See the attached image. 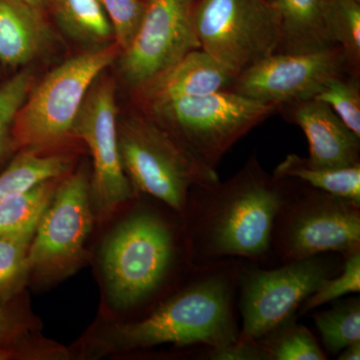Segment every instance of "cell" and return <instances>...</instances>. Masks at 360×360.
Here are the masks:
<instances>
[{"label": "cell", "mask_w": 360, "mask_h": 360, "mask_svg": "<svg viewBox=\"0 0 360 360\" xmlns=\"http://www.w3.org/2000/svg\"><path fill=\"white\" fill-rule=\"evenodd\" d=\"M284 188V179L267 174L255 155L226 181L193 186L180 217L193 264L266 257Z\"/></svg>", "instance_id": "cell-1"}, {"label": "cell", "mask_w": 360, "mask_h": 360, "mask_svg": "<svg viewBox=\"0 0 360 360\" xmlns=\"http://www.w3.org/2000/svg\"><path fill=\"white\" fill-rule=\"evenodd\" d=\"M241 264L236 258L194 265L191 278L153 311L116 323L94 340V355L149 349L162 345L217 348L236 342V296Z\"/></svg>", "instance_id": "cell-2"}, {"label": "cell", "mask_w": 360, "mask_h": 360, "mask_svg": "<svg viewBox=\"0 0 360 360\" xmlns=\"http://www.w3.org/2000/svg\"><path fill=\"white\" fill-rule=\"evenodd\" d=\"M182 257L191 259L182 219L176 224L153 208L134 210L111 232L101 250L111 303L129 310L148 302L172 278Z\"/></svg>", "instance_id": "cell-3"}, {"label": "cell", "mask_w": 360, "mask_h": 360, "mask_svg": "<svg viewBox=\"0 0 360 360\" xmlns=\"http://www.w3.org/2000/svg\"><path fill=\"white\" fill-rule=\"evenodd\" d=\"M283 201L271 232V250L283 264L321 253L343 257L360 250V202L283 179Z\"/></svg>", "instance_id": "cell-4"}, {"label": "cell", "mask_w": 360, "mask_h": 360, "mask_svg": "<svg viewBox=\"0 0 360 360\" xmlns=\"http://www.w3.org/2000/svg\"><path fill=\"white\" fill-rule=\"evenodd\" d=\"M118 142L135 193L161 201L180 217L193 186L219 180L215 169L189 153L160 123L127 120L118 127Z\"/></svg>", "instance_id": "cell-5"}, {"label": "cell", "mask_w": 360, "mask_h": 360, "mask_svg": "<svg viewBox=\"0 0 360 360\" xmlns=\"http://www.w3.org/2000/svg\"><path fill=\"white\" fill-rule=\"evenodd\" d=\"M151 105L161 127L213 169L241 137L277 108L231 89L167 99Z\"/></svg>", "instance_id": "cell-6"}, {"label": "cell", "mask_w": 360, "mask_h": 360, "mask_svg": "<svg viewBox=\"0 0 360 360\" xmlns=\"http://www.w3.org/2000/svg\"><path fill=\"white\" fill-rule=\"evenodd\" d=\"M117 44L71 58L30 90L16 116L15 148L40 150L72 135L75 118L99 75L117 56Z\"/></svg>", "instance_id": "cell-7"}, {"label": "cell", "mask_w": 360, "mask_h": 360, "mask_svg": "<svg viewBox=\"0 0 360 360\" xmlns=\"http://www.w3.org/2000/svg\"><path fill=\"white\" fill-rule=\"evenodd\" d=\"M343 257L321 253L276 269L241 264L239 341H257L292 317L324 281L340 274Z\"/></svg>", "instance_id": "cell-8"}, {"label": "cell", "mask_w": 360, "mask_h": 360, "mask_svg": "<svg viewBox=\"0 0 360 360\" xmlns=\"http://www.w3.org/2000/svg\"><path fill=\"white\" fill-rule=\"evenodd\" d=\"M193 20L200 49L236 77L278 49L271 0H200Z\"/></svg>", "instance_id": "cell-9"}, {"label": "cell", "mask_w": 360, "mask_h": 360, "mask_svg": "<svg viewBox=\"0 0 360 360\" xmlns=\"http://www.w3.org/2000/svg\"><path fill=\"white\" fill-rule=\"evenodd\" d=\"M94 217L86 172L82 169L68 175L56 188L33 236L28 252L30 278L56 281L75 271L86 255Z\"/></svg>", "instance_id": "cell-10"}, {"label": "cell", "mask_w": 360, "mask_h": 360, "mask_svg": "<svg viewBox=\"0 0 360 360\" xmlns=\"http://www.w3.org/2000/svg\"><path fill=\"white\" fill-rule=\"evenodd\" d=\"M72 135L84 141L91 153L94 214L108 219L136 194L120 155L115 85L110 78H103L89 90L75 118Z\"/></svg>", "instance_id": "cell-11"}, {"label": "cell", "mask_w": 360, "mask_h": 360, "mask_svg": "<svg viewBox=\"0 0 360 360\" xmlns=\"http://www.w3.org/2000/svg\"><path fill=\"white\" fill-rule=\"evenodd\" d=\"M195 4V0H146L139 32L120 63L129 84L143 86L200 49L194 28Z\"/></svg>", "instance_id": "cell-12"}, {"label": "cell", "mask_w": 360, "mask_h": 360, "mask_svg": "<svg viewBox=\"0 0 360 360\" xmlns=\"http://www.w3.org/2000/svg\"><path fill=\"white\" fill-rule=\"evenodd\" d=\"M347 60L341 46L305 53L276 52L238 75L231 90L276 106L309 101L331 79L342 77Z\"/></svg>", "instance_id": "cell-13"}, {"label": "cell", "mask_w": 360, "mask_h": 360, "mask_svg": "<svg viewBox=\"0 0 360 360\" xmlns=\"http://www.w3.org/2000/svg\"><path fill=\"white\" fill-rule=\"evenodd\" d=\"M292 120L307 136L310 167L342 168L360 165L359 137L328 104L316 99L293 103Z\"/></svg>", "instance_id": "cell-14"}, {"label": "cell", "mask_w": 360, "mask_h": 360, "mask_svg": "<svg viewBox=\"0 0 360 360\" xmlns=\"http://www.w3.org/2000/svg\"><path fill=\"white\" fill-rule=\"evenodd\" d=\"M281 28L278 49L305 53L340 46L333 27L335 0H271Z\"/></svg>", "instance_id": "cell-15"}, {"label": "cell", "mask_w": 360, "mask_h": 360, "mask_svg": "<svg viewBox=\"0 0 360 360\" xmlns=\"http://www.w3.org/2000/svg\"><path fill=\"white\" fill-rule=\"evenodd\" d=\"M234 77L202 49H194L151 79L142 89L151 104L179 98L206 96L231 89Z\"/></svg>", "instance_id": "cell-16"}, {"label": "cell", "mask_w": 360, "mask_h": 360, "mask_svg": "<svg viewBox=\"0 0 360 360\" xmlns=\"http://www.w3.org/2000/svg\"><path fill=\"white\" fill-rule=\"evenodd\" d=\"M46 26L39 9L21 0H0V65H27L44 49Z\"/></svg>", "instance_id": "cell-17"}, {"label": "cell", "mask_w": 360, "mask_h": 360, "mask_svg": "<svg viewBox=\"0 0 360 360\" xmlns=\"http://www.w3.org/2000/svg\"><path fill=\"white\" fill-rule=\"evenodd\" d=\"M70 160L63 155H41L39 150L22 149L0 172V203L49 180L63 176Z\"/></svg>", "instance_id": "cell-18"}, {"label": "cell", "mask_w": 360, "mask_h": 360, "mask_svg": "<svg viewBox=\"0 0 360 360\" xmlns=\"http://www.w3.org/2000/svg\"><path fill=\"white\" fill-rule=\"evenodd\" d=\"M277 179L302 180L314 188L360 202V165L342 168L310 167L297 155L286 156L274 170Z\"/></svg>", "instance_id": "cell-19"}, {"label": "cell", "mask_w": 360, "mask_h": 360, "mask_svg": "<svg viewBox=\"0 0 360 360\" xmlns=\"http://www.w3.org/2000/svg\"><path fill=\"white\" fill-rule=\"evenodd\" d=\"M51 2L59 25L73 39L90 45L105 44L112 39V27L99 0Z\"/></svg>", "instance_id": "cell-20"}, {"label": "cell", "mask_w": 360, "mask_h": 360, "mask_svg": "<svg viewBox=\"0 0 360 360\" xmlns=\"http://www.w3.org/2000/svg\"><path fill=\"white\" fill-rule=\"evenodd\" d=\"M39 225V224H37ZM37 225L0 236V307H9L30 279L28 252Z\"/></svg>", "instance_id": "cell-21"}, {"label": "cell", "mask_w": 360, "mask_h": 360, "mask_svg": "<svg viewBox=\"0 0 360 360\" xmlns=\"http://www.w3.org/2000/svg\"><path fill=\"white\" fill-rule=\"evenodd\" d=\"M315 326L329 354L360 341V298L341 300L333 309L312 312Z\"/></svg>", "instance_id": "cell-22"}, {"label": "cell", "mask_w": 360, "mask_h": 360, "mask_svg": "<svg viewBox=\"0 0 360 360\" xmlns=\"http://www.w3.org/2000/svg\"><path fill=\"white\" fill-rule=\"evenodd\" d=\"M56 188L54 180H49L0 203V236L39 224Z\"/></svg>", "instance_id": "cell-23"}, {"label": "cell", "mask_w": 360, "mask_h": 360, "mask_svg": "<svg viewBox=\"0 0 360 360\" xmlns=\"http://www.w3.org/2000/svg\"><path fill=\"white\" fill-rule=\"evenodd\" d=\"M269 360H326V354L309 329L295 316L257 340Z\"/></svg>", "instance_id": "cell-24"}, {"label": "cell", "mask_w": 360, "mask_h": 360, "mask_svg": "<svg viewBox=\"0 0 360 360\" xmlns=\"http://www.w3.org/2000/svg\"><path fill=\"white\" fill-rule=\"evenodd\" d=\"M32 89V75L20 71L0 84V162L14 146L13 130L16 116Z\"/></svg>", "instance_id": "cell-25"}, {"label": "cell", "mask_w": 360, "mask_h": 360, "mask_svg": "<svg viewBox=\"0 0 360 360\" xmlns=\"http://www.w3.org/2000/svg\"><path fill=\"white\" fill-rule=\"evenodd\" d=\"M360 291V250L343 257L340 274L322 283L314 295L309 296L300 309V314H307L326 303L340 300L349 293Z\"/></svg>", "instance_id": "cell-26"}, {"label": "cell", "mask_w": 360, "mask_h": 360, "mask_svg": "<svg viewBox=\"0 0 360 360\" xmlns=\"http://www.w3.org/2000/svg\"><path fill=\"white\" fill-rule=\"evenodd\" d=\"M314 99L330 106L360 139V92L356 82L343 79L342 77L333 78Z\"/></svg>", "instance_id": "cell-27"}, {"label": "cell", "mask_w": 360, "mask_h": 360, "mask_svg": "<svg viewBox=\"0 0 360 360\" xmlns=\"http://www.w3.org/2000/svg\"><path fill=\"white\" fill-rule=\"evenodd\" d=\"M112 27L113 37L122 52L139 32L146 11V0H99Z\"/></svg>", "instance_id": "cell-28"}, {"label": "cell", "mask_w": 360, "mask_h": 360, "mask_svg": "<svg viewBox=\"0 0 360 360\" xmlns=\"http://www.w3.org/2000/svg\"><path fill=\"white\" fill-rule=\"evenodd\" d=\"M336 42L342 47L347 58L359 60L360 56V1L335 0L333 16Z\"/></svg>", "instance_id": "cell-29"}, {"label": "cell", "mask_w": 360, "mask_h": 360, "mask_svg": "<svg viewBox=\"0 0 360 360\" xmlns=\"http://www.w3.org/2000/svg\"><path fill=\"white\" fill-rule=\"evenodd\" d=\"M202 359L210 360H269L258 341H236L224 347H205Z\"/></svg>", "instance_id": "cell-30"}, {"label": "cell", "mask_w": 360, "mask_h": 360, "mask_svg": "<svg viewBox=\"0 0 360 360\" xmlns=\"http://www.w3.org/2000/svg\"><path fill=\"white\" fill-rule=\"evenodd\" d=\"M25 333V326L13 307H0V348L13 350L25 356V352L21 350Z\"/></svg>", "instance_id": "cell-31"}, {"label": "cell", "mask_w": 360, "mask_h": 360, "mask_svg": "<svg viewBox=\"0 0 360 360\" xmlns=\"http://www.w3.org/2000/svg\"><path fill=\"white\" fill-rule=\"evenodd\" d=\"M338 360H359L360 359V341L352 343L343 348L338 354Z\"/></svg>", "instance_id": "cell-32"}, {"label": "cell", "mask_w": 360, "mask_h": 360, "mask_svg": "<svg viewBox=\"0 0 360 360\" xmlns=\"http://www.w3.org/2000/svg\"><path fill=\"white\" fill-rule=\"evenodd\" d=\"M20 354L13 350L6 349V348H0V360H9L14 359H20Z\"/></svg>", "instance_id": "cell-33"}, {"label": "cell", "mask_w": 360, "mask_h": 360, "mask_svg": "<svg viewBox=\"0 0 360 360\" xmlns=\"http://www.w3.org/2000/svg\"><path fill=\"white\" fill-rule=\"evenodd\" d=\"M21 1L25 2L26 4L34 7V8L39 9L40 7L51 2V0H21Z\"/></svg>", "instance_id": "cell-34"}, {"label": "cell", "mask_w": 360, "mask_h": 360, "mask_svg": "<svg viewBox=\"0 0 360 360\" xmlns=\"http://www.w3.org/2000/svg\"><path fill=\"white\" fill-rule=\"evenodd\" d=\"M359 1H360V0H359Z\"/></svg>", "instance_id": "cell-35"}]
</instances>
